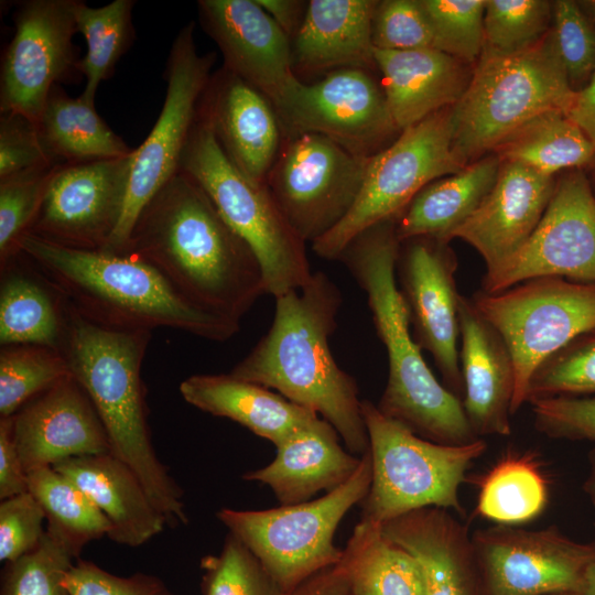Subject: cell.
Here are the masks:
<instances>
[{"label":"cell","mask_w":595,"mask_h":595,"mask_svg":"<svg viewBox=\"0 0 595 595\" xmlns=\"http://www.w3.org/2000/svg\"><path fill=\"white\" fill-rule=\"evenodd\" d=\"M125 251L156 268L201 309L239 323L267 294L256 253L180 170L140 212Z\"/></svg>","instance_id":"obj_1"},{"label":"cell","mask_w":595,"mask_h":595,"mask_svg":"<svg viewBox=\"0 0 595 595\" xmlns=\"http://www.w3.org/2000/svg\"><path fill=\"white\" fill-rule=\"evenodd\" d=\"M66 324L62 295L19 252L1 267L0 344L61 348Z\"/></svg>","instance_id":"obj_32"},{"label":"cell","mask_w":595,"mask_h":595,"mask_svg":"<svg viewBox=\"0 0 595 595\" xmlns=\"http://www.w3.org/2000/svg\"><path fill=\"white\" fill-rule=\"evenodd\" d=\"M274 20L280 29L290 36H295L306 14L309 2L299 0H256Z\"/></svg>","instance_id":"obj_54"},{"label":"cell","mask_w":595,"mask_h":595,"mask_svg":"<svg viewBox=\"0 0 595 595\" xmlns=\"http://www.w3.org/2000/svg\"><path fill=\"white\" fill-rule=\"evenodd\" d=\"M556 181L517 162L501 161L495 185L451 235L470 245L486 272L509 260L530 238L552 197Z\"/></svg>","instance_id":"obj_22"},{"label":"cell","mask_w":595,"mask_h":595,"mask_svg":"<svg viewBox=\"0 0 595 595\" xmlns=\"http://www.w3.org/2000/svg\"><path fill=\"white\" fill-rule=\"evenodd\" d=\"M430 22L434 50L464 63L479 60L486 0H420Z\"/></svg>","instance_id":"obj_44"},{"label":"cell","mask_w":595,"mask_h":595,"mask_svg":"<svg viewBox=\"0 0 595 595\" xmlns=\"http://www.w3.org/2000/svg\"><path fill=\"white\" fill-rule=\"evenodd\" d=\"M191 405L230 419L278 446L320 416L267 387L232 375H193L180 385Z\"/></svg>","instance_id":"obj_29"},{"label":"cell","mask_w":595,"mask_h":595,"mask_svg":"<svg viewBox=\"0 0 595 595\" xmlns=\"http://www.w3.org/2000/svg\"><path fill=\"white\" fill-rule=\"evenodd\" d=\"M191 21L175 36L165 69L166 94L160 115L134 149L123 212L104 250L125 251L133 225L154 194L180 170L201 98L210 80L215 54H199Z\"/></svg>","instance_id":"obj_12"},{"label":"cell","mask_w":595,"mask_h":595,"mask_svg":"<svg viewBox=\"0 0 595 595\" xmlns=\"http://www.w3.org/2000/svg\"><path fill=\"white\" fill-rule=\"evenodd\" d=\"M272 106L290 137L318 133L363 156L400 131L382 87L364 67L337 68L312 84L296 78Z\"/></svg>","instance_id":"obj_14"},{"label":"cell","mask_w":595,"mask_h":595,"mask_svg":"<svg viewBox=\"0 0 595 595\" xmlns=\"http://www.w3.org/2000/svg\"><path fill=\"white\" fill-rule=\"evenodd\" d=\"M583 488L595 508V448L592 450L588 456V472Z\"/></svg>","instance_id":"obj_56"},{"label":"cell","mask_w":595,"mask_h":595,"mask_svg":"<svg viewBox=\"0 0 595 595\" xmlns=\"http://www.w3.org/2000/svg\"><path fill=\"white\" fill-rule=\"evenodd\" d=\"M77 485L111 524L113 542L140 547L166 524L133 470L110 453L78 456L53 466Z\"/></svg>","instance_id":"obj_28"},{"label":"cell","mask_w":595,"mask_h":595,"mask_svg":"<svg viewBox=\"0 0 595 595\" xmlns=\"http://www.w3.org/2000/svg\"><path fill=\"white\" fill-rule=\"evenodd\" d=\"M180 171L203 188L224 220L256 253L267 294L275 299L310 280L313 272L305 241L292 229L268 186L252 183L230 161L198 111Z\"/></svg>","instance_id":"obj_7"},{"label":"cell","mask_w":595,"mask_h":595,"mask_svg":"<svg viewBox=\"0 0 595 595\" xmlns=\"http://www.w3.org/2000/svg\"><path fill=\"white\" fill-rule=\"evenodd\" d=\"M370 158L318 133L292 136L281 148L267 186L296 235L313 244L349 213Z\"/></svg>","instance_id":"obj_13"},{"label":"cell","mask_w":595,"mask_h":595,"mask_svg":"<svg viewBox=\"0 0 595 595\" xmlns=\"http://www.w3.org/2000/svg\"><path fill=\"white\" fill-rule=\"evenodd\" d=\"M26 491L28 473L14 441L12 418H0V499Z\"/></svg>","instance_id":"obj_52"},{"label":"cell","mask_w":595,"mask_h":595,"mask_svg":"<svg viewBox=\"0 0 595 595\" xmlns=\"http://www.w3.org/2000/svg\"><path fill=\"white\" fill-rule=\"evenodd\" d=\"M553 595H580V593H561V594H553Z\"/></svg>","instance_id":"obj_59"},{"label":"cell","mask_w":595,"mask_h":595,"mask_svg":"<svg viewBox=\"0 0 595 595\" xmlns=\"http://www.w3.org/2000/svg\"><path fill=\"white\" fill-rule=\"evenodd\" d=\"M375 0H311L292 44L293 67L323 72L375 65Z\"/></svg>","instance_id":"obj_30"},{"label":"cell","mask_w":595,"mask_h":595,"mask_svg":"<svg viewBox=\"0 0 595 595\" xmlns=\"http://www.w3.org/2000/svg\"><path fill=\"white\" fill-rule=\"evenodd\" d=\"M45 512L35 497L23 493L0 502V561L4 564L32 551L45 533Z\"/></svg>","instance_id":"obj_49"},{"label":"cell","mask_w":595,"mask_h":595,"mask_svg":"<svg viewBox=\"0 0 595 595\" xmlns=\"http://www.w3.org/2000/svg\"><path fill=\"white\" fill-rule=\"evenodd\" d=\"M566 116L584 131L595 147V74L585 87L575 93Z\"/></svg>","instance_id":"obj_55"},{"label":"cell","mask_w":595,"mask_h":595,"mask_svg":"<svg viewBox=\"0 0 595 595\" xmlns=\"http://www.w3.org/2000/svg\"><path fill=\"white\" fill-rule=\"evenodd\" d=\"M60 164L0 181V267L19 255Z\"/></svg>","instance_id":"obj_45"},{"label":"cell","mask_w":595,"mask_h":595,"mask_svg":"<svg viewBox=\"0 0 595 595\" xmlns=\"http://www.w3.org/2000/svg\"><path fill=\"white\" fill-rule=\"evenodd\" d=\"M585 396H595V331L575 337L539 365L528 385L527 403Z\"/></svg>","instance_id":"obj_42"},{"label":"cell","mask_w":595,"mask_h":595,"mask_svg":"<svg viewBox=\"0 0 595 595\" xmlns=\"http://www.w3.org/2000/svg\"><path fill=\"white\" fill-rule=\"evenodd\" d=\"M473 547L487 595L578 593L595 542H578L554 527L497 524L477 530Z\"/></svg>","instance_id":"obj_16"},{"label":"cell","mask_w":595,"mask_h":595,"mask_svg":"<svg viewBox=\"0 0 595 595\" xmlns=\"http://www.w3.org/2000/svg\"><path fill=\"white\" fill-rule=\"evenodd\" d=\"M574 97L551 29L523 51L482 53L451 108L453 153L467 166L536 117L567 113Z\"/></svg>","instance_id":"obj_6"},{"label":"cell","mask_w":595,"mask_h":595,"mask_svg":"<svg viewBox=\"0 0 595 595\" xmlns=\"http://www.w3.org/2000/svg\"><path fill=\"white\" fill-rule=\"evenodd\" d=\"M374 60L381 73L390 115L400 131L453 107L472 77L464 62L433 48H375Z\"/></svg>","instance_id":"obj_27"},{"label":"cell","mask_w":595,"mask_h":595,"mask_svg":"<svg viewBox=\"0 0 595 595\" xmlns=\"http://www.w3.org/2000/svg\"><path fill=\"white\" fill-rule=\"evenodd\" d=\"M399 247L396 218H391L361 231L338 258L366 293L376 333L387 350L388 380L377 408L425 440L472 443L479 437L461 398L436 379L410 331L396 279Z\"/></svg>","instance_id":"obj_4"},{"label":"cell","mask_w":595,"mask_h":595,"mask_svg":"<svg viewBox=\"0 0 595 595\" xmlns=\"http://www.w3.org/2000/svg\"><path fill=\"white\" fill-rule=\"evenodd\" d=\"M204 595H285L259 559L228 532L218 554L201 560Z\"/></svg>","instance_id":"obj_43"},{"label":"cell","mask_w":595,"mask_h":595,"mask_svg":"<svg viewBox=\"0 0 595 595\" xmlns=\"http://www.w3.org/2000/svg\"><path fill=\"white\" fill-rule=\"evenodd\" d=\"M382 532L418 561L424 595H479L472 536L447 509L412 510L383 523Z\"/></svg>","instance_id":"obj_25"},{"label":"cell","mask_w":595,"mask_h":595,"mask_svg":"<svg viewBox=\"0 0 595 595\" xmlns=\"http://www.w3.org/2000/svg\"><path fill=\"white\" fill-rule=\"evenodd\" d=\"M198 113L227 156L252 183L267 185L281 150V123L270 100L225 68L212 75Z\"/></svg>","instance_id":"obj_23"},{"label":"cell","mask_w":595,"mask_h":595,"mask_svg":"<svg viewBox=\"0 0 595 595\" xmlns=\"http://www.w3.org/2000/svg\"><path fill=\"white\" fill-rule=\"evenodd\" d=\"M132 159L133 153L60 164L28 234L67 248L104 250L123 212Z\"/></svg>","instance_id":"obj_18"},{"label":"cell","mask_w":595,"mask_h":595,"mask_svg":"<svg viewBox=\"0 0 595 595\" xmlns=\"http://www.w3.org/2000/svg\"><path fill=\"white\" fill-rule=\"evenodd\" d=\"M494 151L501 161L521 163L548 176L581 167L595 159L589 138L562 111L536 117Z\"/></svg>","instance_id":"obj_35"},{"label":"cell","mask_w":595,"mask_h":595,"mask_svg":"<svg viewBox=\"0 0 595 595\" xmlns=\"http://www.w3.org/2000/svg\"><path fill=\"white\" fill-rule=\"evenodd\" d=\"M371 39L378 50H434L432 29L420 0L378 1Z\"/></svg>","instance_id":"obj_47"},{"label":"cell","mask_w":595,"mask_h":595,"mask_svg":"<svg viewBox=\"0 0 595 595\" xmlns=\"http://www.w3.org/2000/svg\"><path fill=\"white\" fill-rule=\"evenodd\" d=\"M457 267V257L447 241L414 237L400 242L396 278L413 338L431 354L443 385L461 397Z\"/></svg>","instance_id":"obj_19"},{"label":"cell","mask_w":595,"mask_h":595,"mask_svg":"<svg viewBox=\"0 0 595 595\" xmlns=\"http://www.w3.org/2000/svg\"><path fill=\"white\" fill-rule=\"evenodd\" d=\"M591 185H592V188H593V192H594V195H595V183L594 184L591 183Z\"/></svg>","instance_id":"obj_60"},{"label":"cell","mask_w":595,"mask_h":595,"mask_svg":"<svg viewBox=\"0 0 595 595\" xmlns=\"http://www.w3.org/2000/svg\"><path fill=\"white\" fill-rule=\"evenodd\" d=\"M29 491L45 512L46 528L78 555L90 541L108 537L111 524L89 497L53 467L28 473Z\"/></svg>","instance_id":"obj_38"},{"label":"cell","mask_w":595,"mask_h":595,"mask_svg":"<svg viewBox=\"0 0 595 595\" xmlns=\"http://www.w3.org/2000/svg\"><path fill=\"white\" fill-rule=\"evenodd\" d=\"M372 479L360 502L361 518L383 524L425 507L463 512L459 488L473 462L487 448L484 439L464 445L425 440L361 400Z\"/></svg>","instance_id":"obj_8"},{"label":"cell","mask_w":595,"mask_h":595,"mask_svg":"<svg viewBox=\"0 0 595 595\" xmlns=\"http://www.w3.org/2000/svg\"><path fill=\"white\" fill-rule=\"evenodd\" d=\"M275 447L270 464L242 478L267 485L281 506L302 504L320 491L340 487L361 462V456L343 448L337 431L321 418Z\"/></svg>","instance_id":"obj_26"},{"label":"cell","mask_w":595,"mask_h":595,"mask_svg":"<svg viewBox=\"0 0 595 595\" xmlns=\"http://www.w3.org/2000/svg\"><path fill=\"white\" fill-rule=\"evenodd\" d=\"M457 312L465 415L477 437L507 436L516 386L512 356L470 299L459 294Z\"/></svg>","instance_id":"obj_24"},{"label":"cell","mask_w":595,"mask_h":595,"mask_svg":"<svg viewBox=\"0 0 595 595\" xmlns=\"http://www.w3.org/2000/svg\"><path fill=\"white\" fill-rule=\"evenodd\" d=\"M197 8L224 67L275 104L298 78L288 35L256 0H199Z\"/></svg>","instance_id":"obj_20"},{"label":"cell","mask_w":595,"mask_h":595,"mask_svg":"<svg viewBox=\"0 0 595 595\" xmlns=\"http://www.w3.org/2000/svg\"><path fill=\"white\" fill-rule=\"evenodd\" d=\"M20 253L79 315L98 325L180 329L225 342L240 323L201 309L152 264L130 252L82 250L26 234Z\"/></svg>","instance_id":"obj_3"},{"label":"cell","mask_w":595,"mask_h":595,"mask_svg":"<svg viewBox=\"0 0 595 595\" xmlns=\"http://www.w3.org/2000/svg\"><path fill=\"white\" fill-rule=\"evenodd\" d=\"M372 479L369 450L351 478L324 496L266 510L221 508L218 520L259 559L286 594L313 574L338 563L334 543L345 515L367 496Z\"/></svg>","instance_id":"obj_9"},{"label":"cell","mask_w":595,"mask_h":595,"mask_svg":"<svg viewBox=\"0 0 595 595\" xmlns=\"http://www.w3.org/2000/svg\"><path fill=\"white\" fill-rule=\"evenodd\" d=\"M552 3L545 0H486L484 54H512L539 42L550 30Z\"/></svg>","instance_id":"obj_41"},{"label":"cell","mask_w":595,"mask_h":595,"mask_svg":"<svg viewBox=\"0 0 595 595\" xmlns=\"http://www.w3.org/2000/svg\"><path fill=\"white\" fill-rule=\"evenodd\" d=\"M500 165L497 154L488 155L425 185L396 218L399 241L432 237L450 242L491 191Z\"/></svg>","instance_id":"obj_31"},{"label":"cell","mask_w":595,"mask_h":595,"mask_svg":"<svg viewBox=\"0 0 595 595\" xmlns=\"http://www.w3.org/2000/svg\"><path fill=\"white\" fill-rule=\"evenodd\" d=\"M539 277L595 283V195L584 173L556 181L530 238L502 266L485 272L480 290L497 293Z\"/></svg>","instance_id":"obj_17"},{"label":"cell","mask_w":595,"mask_h":595,"mask_svg":"<svg viewBox=\"0 0 595 595\" xmlns=\"http://www.w3.org/2000/svg\"><path fill=\"white\" fill-rule=\"evenodd\" d=\"M11 418L26 473L110 451L93 402L72 375L31 399Z\"/></svg>","instance_id":"obj_21"},{"label":"cell","mask_w":595,"mask_h":595,"mask_svg":"<svg viewBox=\"0 0 595 595\" xmlns=\"http://www.w3.org/2000/svg\"><path fill=\"white\" fill-rule=\"evenodd\" d=\"M470 300L512 356V415L527 403L528 385L539 365L575 337L595 331V283L539 277L497 293L479 290Z\"/></svg>","instance_id":"obj_10"},{"label":"cell","mask_w":595,"mask_h":595,"mask_svg":"<svg viewBox=\"0 0 595 595\" xmlns=\"http://www.w3.org/2000/svg\"><path fill=\"white\" fill-rule=\"evenodd\" d=\"M339 563L354 595H424L418 561L383 534L382 524L360 520Z\"/></svg>","instance_id":"obj_34"},{"label":"cell","mask_w":595,"mask_h":595,"mask_svg":"<svg viewBox=\"0 0 595 595\" xmlns=\"http://www.w3.org/2000/svg\"><path fill=\"white\" fill-rule=\"evenodd\" d=\"M285 595H354L344 567L338 562L304 580Z\"/></svg>","instance_id":"obj_53"},{"label":"cell","mask_w":595,"mask_h":595,"mask_svg":"<svg viewBox=\"0 0 595 595\" xmlns=\"http://www.w3.org/2000/svg\"><path fill=\"white\" fill-rule=\"evenodd\" d=\"M342 294L322 271L300 289L275 298L272 324L230 371L239 379L274 389L327 421L346 448L369 450L356 380L335 361L328 339L336 328Z\"/></svg>","instance_id":"obj_2"},{"label":"cell","mask_w":595,"mask_h":595,"mask_svg":"<svg viewBox=\"0 0 595 595\" xmlns=\"http://www.w3.org/2000/svg\"><path fill=\"white\" fill-rule=\"evenodd\" d=\"M48 155L58 164L125 158L130 148L80 97L55 85L36 123Z\"/></svg>","instance_id":"obj_33"},{"label":"cell","mask_w":595,"mask_h":595,"mask_svg":"<svg viewBox=\"0 0 595 595\" xmlns=\"http://www.w3.org/2000/svg\"><path fill=\"white\" fill-rule=\"evenodd\" d=\"M478 487L476 513L497 524L528 522L549 501V484L528 453H509L482 477Z\"/></svg>","instance_id":"obj_36"},{"label":"cell","mask_w":595,"mask_h":595,"mask_svg":"<svg viewBox=\"0 0 595 595\" xmlns=\"http://www.w3.org/2000/svg\"><path fill=\"white\" fill-rule=\"evenodd\" d=\"M64 584L69 595H175L155 575L138 572L118 576L80 559L66 574Z\"/></svg>","instance_id":"obj_51"},{"label":"cell","mask_w":595,"mask_h":595,"mask_svg":"<svg viewBox=\"0 0 595 595\" xmlns=\"http://www.w3.org/2000/svg\"><path fill=\"white\" fill-rule=\"evenodd\" d=\"M77 0L20 1L0 72V112L37 123L52 88L77 71Z\"/></svg>","instance_id":"obj_15"},{"label":"cell","mask_w":595,"mask_h":595,"mask_svg":"<svg viewBox=\"0 0 595 595\" xmlns=\"http://www.w3.org/2000/svg\"><path fill=\"white\" fill-rule=\"evenodd\" d=\"M58 164L52 160L35 123L13 113L0 118V181Z\"/></svg>","instance_id":"obj_50"},{"label":"cell","mask_w":595,"mask_h":595,"mask_svg":"<svg viewBox=\"0 0 595 595\" xmlns=\"http://www.w3.org/2000/svg\"><path fill=\"white\" fill-rule=\"evenodd\" d=\"M537 430L552 439L589 442L595 448V396L531 401Z\"/></svg>","instance_id":"obj_48"},{"label":"cell","mask_w":595,"mask_h":595,"mask_svg":"<svg viewBox=\"0 0 595 595\" xmlns=\"http://www.w3.org/2000/svg\"><path fill=\"white\" fill-rule=\"evenodd\" d=\"M451 108L402 130L391 144L370 158L360 193L349 213L312 244L317 256L338 260L361 231L397 218L425 185L465 167L452 150Z\"/></svg>","instance_id":"obj_11"},{"label":"cell","mask_w":595,"mask_h":595,"mask_svg":"<svg viewBox=\"0 0 595 595\" xmlns=\"http://www.w3.org/2000/svg\"><path fill=\"white\" fill-rule=\"evenodd\" d=\"M45 529L32 551L4 564L0 595H69L64 580L78 554L55 532Z\"/></svg>","instance_id":"obj_40"},{"label":"cell","mask_w":595,"mask_h":595,"mask_svg":"<svg viewBox=\"0 0 595 595\" xmlns=\"http://www.w3.org/2000/svg\"><path fill=\"white\" fill-rule=\"evenodd\" d=\"M65 301V300H64ZM60 350L105 428L109 453L128 465L171 528L188 523L183 490L159 459L148 423L141 366L151 332L98 325L65 302Z\"/></svg>","instance_id":"obj_5"},{"label":"cell","mask_w":595,"mask_h":595,"mask_svg":"<svg viewBox=\"0 0 595 595\" xmlns=\"http://www.w3.org/2000/svg\"><path fill=\"white\" fill-rule=\"evenodd\" d=\"M133 0H115L99 8L76 1L77 31L87 43V52L78 61L77 71L86 79L80 98L95 106L99 84L109 78L121 56L134 40Z\"/></svg>","instance_id":"obj_37"},{"label":"cell","mask_w":595,"mask_h":595,"mask_svg":"<svg viewBox=\"0 0 595 595\" xmlns=\"http://www.w3.org/2000/svg\"><path fill=\"white\" fill-rule=\"evenodd\" d=\"M552 22L560 57L576 93L595 74V26L573 0L552 2Z\"/></svg>","instance_id":"obj_46"},{"label":"cell","mask_w":595,"mask_h":595,"mask_svg":"<svg viewBox=\"0 0 595 595\" xmlns=\"http://www.w3.org/2000/svg\"><path fill=\"white\" fill-rule=\"evenodd\" d=\"M578 7L595 26V0L577 1Z\"/></svg>","instance_id":"obj_58"},{"label":"cell","mask_w":595,"mask_h":595,"mask_svg":"<svg viewBox=\"0 0 595 595\" xmlns=\"http://www.w3.org/2000/svg\"><path fill=\"white\" fill-rule=\"evenodd\" d=\"M578 593L580 595H595V560L589 564Z\"/></svg>","instance_id":"obj_57"},{"label":"cell","mask_w":595,"mask_h":595,"mask_svg":"<svg viewBox=\"0 0 595 595\" xmlns=\"http://www.w3.org/2000/svg\"><path fill=\"white\" fill-rule=\"evenodd\" d=\"M71 375L61 350L41 345H9L0 350V418Z\"/></svg>","instance_id":"obj_39"}]
</instances>
